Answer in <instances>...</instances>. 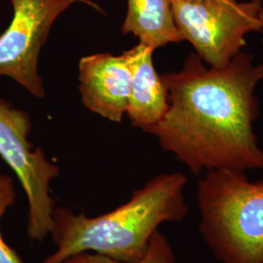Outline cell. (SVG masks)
<instances>
[{
  "mask_svg": "<svg viewBox=\"0 0 263 263\" xmlns=\"http://www.w3.org/2000/svg\"><path fill=\"white\" fill-rule=\"evenodd\" d=\"M169 109L148 134L192 174L219 169L263 170L254 132L259 116L255 88L263 63L240 52L222 67L207 66L195 52L179 71L161 76Z\"/></svg>",
  "mask_w": 263,
  "mask_h": 263,
  "instance_id": "obj_1",
  "label": "cell"
},
{
  "mask_svg": "<svg viewBox=\"0 0 263 263\" xmlns=\"http://www.w3.org/2000/svg\"><path fill=\"white\" fill-rule=\"evenodd\" d=\"M186 184L187 178L180 172L161 174L135 190L126 203L100 216L55 207L49 235L56 249L40 263H62L81 253L138 261L160 226L187 217Z\"/></svg>",
  "mask_w": 263,
  "mask_h": 263,
  "instance_id": "obj_2",
  "label": "cell"
},
{
  "mask_svg": "<svg viewBox=\"0 0 263 263\" xmlns=\"http://www.w3.org/2000/svg\"><path fill=\"white\" fill-rule=\"evenodd\" d=\"M199 233L219 263H263V179L240 170L210 171L198 181Z\"/></svg>",
  "mask_w": 263,
  "mask_h": 263,
  "instance_id": "obj_3",
  "label": "cell"
},
{
  "mask_svg": "<svg viewBox=\"0 0 263 263\" xmlns=\"http://www.w3.org/2000/svg\"><path fill=\"white\" fill-rule=\"evenodd\" d=\"M174 19L209 66L222 67L242 52L246 35L263 33L262 0H172Z\"/></svg>",
  "mask_w": 263,
  "mask_h": 263,
  "instance_id": "obj_4",
  "label": "cell"
},
{
  "mask_svg": "<svg viewBox=\"0 0 263 263\" xmlns=\"http://www.w3.org/2000/svg\"><path fill=\"white\" fill-rule=\"evenodd\" d=\"M31 121L28 114L0 98V156L18 177L28 199L27 234L41 242L53 223L55 201L51 183L60 176V167L28 141Z\"/></svg>",
  "mask_w": 263,
  "mask_h": 263,
  "instance_id": "obj_5",
  "label": "cell"
},
{
  "mask_svg": "<svg viewBox=\"0 0 263 263\" xmlns=\"http://www.w3.org/2000/svg\"><path fill=\"white\" fill-rule=\"evenodd\" d=\"M13 19L0 35V76H7L37 99L45 97L38 59L58 18L76 2L90 0H10Z\"/></svg>",
  "mask_w": 263,
  "mask_h": 263,
  "instance_id": "obj_6",
  "label": "cell"
},
{
  "mask_svg": "<svg viewBox=\"0 0 263 263\" xmlns=\"http://www.w3.org/2000/svg\"><path fill=\"white\" fill-rule=\"evenodd\" d=\"M78 69L79 92L85 107L111 122H122L132 83L131 68L125 54L82 57Z\"/></svg>",
  "mask_w": 263,
  "mask_h": 263,
  "instance_id": "obj_7",
  "label": "cell"
},
{
  "mask_svg": "<svg viewBox=\"0 0 263 263\" xmlns=\"http://www.w3.org/2000/svg\"><path fill=\"white\" fill-rule=\"evenodd\" d=\"M154 50L139 43L124 52L131 68V93L126 115L132 126L149 133L169 109L168 94L153 65Z\"/></svg>",
  "mask_w": 263,
  "mask_h": 263,
  "instance_id": "obj_8",
  "label": "cell"
},
{
  "mask_svg": "<svg viewBox=\"0 0 263 263\" xmlns=\"http://www.w3.org/2000/svg\"><path fill=\"white\" fill-rule=\"evenodd\" d=\"M123 34H133L139 43L154 51L182 39L176 26L172 0H127Z\"/></svg>",
  "mask_w": 263,
  "mask_h": 263,
  "instance_id": "obj_9",
  "label": "cell"
},
{
  "mask_svg": "<svg viewBox=\"0 0 263 263\" xmlns=\"http://www.w3.org/2000/svg\"><path fill=\"white\" fill-rule=\"evenodd\" d=\"M62 263H176V255L168 238L157 230L151 237L145 254L138 261L124 262L102 254L81 253Z\"/></svg>",
  "mask_w": 263,
  "mask_h": 263,
  "instance_id": "obj_10",
  "label": "cell"
},
{
  "mask_svg": "<svg viewBox=\"0 0 263 263\" xmlns=\"http://www.w3.org/2000/svg\"><path fill=\"white\" fill-rule=\"evenodd\" d=\"M16 189L12 178L0 173V221L16 201ZM0 263H23L17 253L7 244L0 230Z\"/></svg>",
  "mask_w": 263,
  "mask_h": 263,
  "instance_id": "obj_11",
  "label": "cell"
}]
</instances>
